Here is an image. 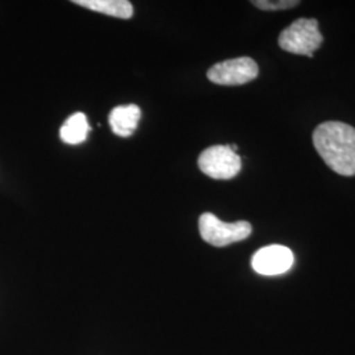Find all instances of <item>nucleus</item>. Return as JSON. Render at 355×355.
<instances>
[{
  "instance_id": "nucleus-7",
  "label": "nucleus",
  "mask_w": 355,
  "mask_h": 355,
  "mask_svg": "<svg viewBox=\"0 0 355 355\" xmlns=\"http://www.w3.org/2000/svg\"><path fill=\"white\" fill-rule=\"evenodd\" d=\"M140 119L141 110L139 105H119L110 114V125L112 128L114 135L120 137H129L136 130Z\"/></svg>"
},
{
  "instance_id": "nucleus-1",
  "label": "nucleus",
  "mask_w": 355,
  "mask_h": 355,
  "mask_svg": "<svg viewBox=\"0 0 355 355\" xmlns=\"http://www.w3.org/2000/svg\"><path fill=\"white\" fill-rule=\"evenodd\" d=\"M320 157L343 177L355 175V128L341 121L320 124L312 136Z\"/></svg>"
},
{
  "instance_id": "nucleus-5",
  "label": "nucleus",
  "mask_w": 355,
  "mask_h": 355,
  "mask_svg": "<svg viewBox=\"0 0 355 355\" xmlns=\"http://www.w3.org/2000/svg\"><path fill=\"white\" fill-rule=\"evenodd\" d=\"M259 73L258 64L250 57H240L214 64L207 76L220 86H241L254 80Z\"/></svg>"
},
{
  "instance_id": "nucleus-4",
  "label": "nucleus",
  "mask_w": 355,
  "mask_h": 355,
  "mask_svg": "<svg viewBox=\"0 0 355 355\" xmlns=\"http://www.w3.org/2000/svg\"><path fill=\"white\" fill-rule=\"evenodd\" d=\"M198 165L207 177L225 180L241 171V157L233 152L229 145H215L200 154Z\"/></svg>"
},
{
  "instance_id": "nucleus-10",
  "label": "nucleus",
  "mask_w": 355,
  "mask_h": 355,
  "mask_svg": "<svg viewBox=\"0 0 355 355\" xmlns=\"http://www.w3.org/2000/svg\"><path fill=\"white\" fill-rule=\"evenodd\" d=\"M252 4L263 11H283L300 4L299 0H253Z\"/></svg>"
},
{
  "instance_id": "nucleus-3",
  "label": "nucleus",
  "mask_w": 355,
  "mask_h": 355,
  "mask_svg": "<svg viewBox=\"0 0 355 355\" xmlns=\"http://www.w3.org/2000/svg\"><path fill=\"white\" fill-rule=\"evenodd\" d=\"M199 232L207 243L216 248H224L246 240L252 234L253 228L248 221L224 223L217 216L207 212L199 218Z\"/></svg>"
},
{
  "instance_id": "nucleus-2",
  "label": "nucleus",
  "mask_w": 355,
  "mask_h": 355,
  "mask_svg": "<svg viewBox=\"0 0 355 355\" xmlns=\"http://www.w3.org/2000/svg\"><path fill=\"white\" fill-rule=\"evenodd\" d=\"M324 37L318 31L316 19H297L287 26L278 38V44L283 51L297 55L313 58V53L320 49Z\"/></svg>"
},
{
  "instance_id": "nucleus-6",
  "label": "nucleus",
  "mask_w": 355,
  "mask_h": 355,
  "mask_svg": "<svg viewBox=\"0 0 355 355\" xmlns=\"http://www.w3.org/2000/svg\"><path fill=\"white\" fill-rule=\"evenodd\" d=\"M295 258L288 248L282 245H270L259 249L252 258L254 271L261 275H280L293 266Z\"/></svg>"
},
{
  "instance_id": "nucleus-9",
  "label": "nucleus",
  "mask_w": 355,
  "mask_h": 355,
  "mask_svg": "<svg viewBox=\"0 0 355 355\" xmlns=\"http://www.w3.org/2000/svg\"><path fill=\"white\" fill-rule=\"evenodd\" d=\"M89 120L86 114L82 112H76L71 114L60 130V137L64 144L70 145H78L86 141L89 136Z\"/></svg>"
},
{
  "instance_id": "nucleus-8",
  "label": "nucleus",
  "mask_w": 355,
  "mask_h": 355,
  "mask_svg": "<svg viewBox=\"0 0 355 355\" xmlns=\"http://www.w3.org/2000/svg\"><path fill=\"white\" fill-rule=\"evenodd\" d=\"M73 3L117 19L127 20L133 16V6L128 0H74Z\"/></svg>"
}]
</instances>
